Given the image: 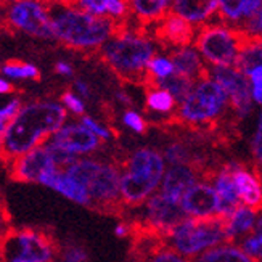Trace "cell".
I'll use <instances>...</instances> for the list:
<instances>
[{
	"label": "cell",
	"mask_w": 262,
	"mask_h": 262,
	"mask_svg": "<svg viewBox=\"0 0 262 262\" xmlns=\"http://www.w3.org/2000/svg\"><path fill=\"white\" fill-rule=\"evenodd\" d=\"M68 122V111L56 100H34L25 103L8 124L0 143V159L7 166L16 158L47 143Z\"/></svg>",
	"instance_id": "1"
},
{
	"label": "cell",
	"mask_w": 262,
	"mask_h": 262,
	"mask_svg": "<svg viewBox=\"0 0 262 262\" xmlns=\"http://www.w3.org/2000/svg\"><path fill=\"white\" fill-rule=\"evenodd\" d=\"M55 40L79 52L100 50L121 29L119 23L87 13L76 5H50Z\"/></svg>",
	"instance_id": "2"
},
{
	"label": "cell",
	"mask_w": 262,
	"mask_h": 262,
	"mask_svg": "<svg viewBox=\"0 0 262 262\" xmlns=\"http://www.w3.org/2000/svg\"><path fill=\"white\" fill-rule=\"evenodd\" d=\"M121 163V203L124 209H137L159 191L167 169L161 150L140 146Z\"/></svg>",
	"instance_id": "3"
},
{
	"label": "cell",
	"mask_w": 262,
	"mask_h": 262,
	"mask_svg": "<svg viewBox=\"0 0 262 262\" xmlns=\"http://www.w3.org/2000/svg\"><path fill=\"white\" fill-rule=\"evenodd\" d=\"M156 40L150 36L121 28L100 49V56L110 70L124 81L146 84L148 64L156 56Z\"/></svg>",
	"instance_id": "4"
},
{
	"label": "cell",
	"mask_w": 262,
	"mask_h": 262,
	"mask_svg": "<svg viewBox=\"0 0 262 262\" xmlns=\"http://www.w3.org/2000/svg\"><path fill=\"white\" fill-rule=\"evenodd\" d=\"M63 170L87 190L94 211L113 214L124 209L121 203L119 161H105L87 156L79 158L74 164Z\"/></svg>",
	"instance_id": "5"
},
{
	"label": "cell",
	"mask_w": 262,
	"mask_h": 262,
	"mask_svg": "<svg viewBox=\"0 0 262 262\" xmlns=\"http://www.w3.org/2000/svg\"><path fill=\"white\" fill-rule=\"evenodd\" d=\"M229 113V97L212 77L206 76L196 81L191 92L179 103L174 121L193 130H208L221 124Z\"/></svg>",
	"instance_id": "6"
},
{
	"label": "cell",
	"mask_w": 262,
	"mask_h": 262,
	"mask_svg": "<svg viewBox=\"0 0 262 262\" xmlns=\"http://www.w3.org/2000/svg\"><path fill=\"white\" fill-rule=\"evenodd\" d=\"M249 39L242 29L225 23H208L196 31L193 45L201 53L208 68L236 66L242 50Z\"/></svg>",
	"instance_id": "7"
},
{
	"label": "cell",
	"mask_w": 262,
	"mask_h": 262,
	"mask_svg": "<svg viewBox=\"0 0 262 262\" xmlns=\"http://www.w3.org/2000/svg\"><path fill=\"white\" fill-rule=\"evenodd\" d=\"M60 243L43 229H10L0 238V262H55Z\"/></svg>",
	"instance_id": "8"
},
{
	"label": "cell",
	"mask_w": 262,
	"mask_h": 262,
	"mask_svg": "<svg viewBox=\"0 0 262 262\" xmlns=\"http://www.w3.org/2000/svg\"><path fill=\"white\" fill-rule=\"evenodd\" d=\"M225 242L229 240H227L224 219L221 217H185L164 236V243L169 248H172L174 251L191 260Z\"/></svg>",
	"instance_id": "9"
},
{
	"label": "cell",
	"mask_w": 262,
	"mask_h": 262,
	"mask_svg": "<svg viewBox=\"0 0 262 262\" xmlns=\"http://www.w3.org/2000/svg\"><path fill=\"white\" fill-rule=\"evenodd\" d=\"M140 209L139 219H132L137 229L135 233H150L163 240L174 227L187 217L180 206V201L164 196L161 191L155 193Z\"/></svg>",
	"instance_id": "10"
},
{
	"label": "cell",
	"mask_w": 262,
	"mask_h": 262,
	"mask_svg": "<svg viewBox=\"0 0 262 262\" xmlns=\"http://www.w3.org/2000/svg\"><path fill=\"white\" fill-rule=\"evenodd\" d=\"M5 18L11 28L28 36L55 40L50 5L43 0H21V2L11 4L5 11Z\"/></svg>",
	"instance_id": "11"
},
{
	"label": "cell",
	"mask_w": 262,
	"mask_h": 262,
	"mask_svg": "<svg viewBox=\"0 0 262 262\" xmlns=\"http://www.w3.org/2000/svg\"><path fill=\"white\" fill-rule=\"evenodd\" d=\"M208 76L217 82L229 97L230 111L235 119L243 121L253 113L254 101L251 97L248 76L236 66L209 68Z\"/></svg>",
	"instance_id": "12"
},
{
	"label": "cell",
	"mask_w": 262,
	"mask_h": 262,
	"mask_svg": "<svg viewBox=\"0 0 262 262\" xmlns=\"http://www.w3.org/2000/svg\"><path fill=\"white\" fill-rule=\"evenodd\" d=\"M52 146L70 153L76 158H87L101 150V142L95 134L90 132L81 122H66L47 140Z\"/></svg>",
	"instance_id": "13"
},
{
	"label": "cell",
	"mask_w": 262,
	"mask_h": 262,
	"mask_svg": "<svg viewBox=\"0 0 262 262\" xmlns=\"http://www.w3.org/2000/svg\"><path fill=\"white\" fill-rule=\"evenodd\" d=\"M7 167L10 179L23 184H39L45 176L58 170V166L55 164L52 155L43 145L16 158Z\"/></svg>",
	"instance_id": "14"
},
{
	"label": "cell",
	"mask_w": 262,
	"mask_h": 262,
	"mask_svg": "<svg viewBox=\"0 0 262 262\" xmlns=\"http://www.w3.org/2000/svg\"><path fill=\"white\" fill-rule=\"evenodd\" d=\"M187 217L214 219L219 217V198L208 177L200 179L180 200Z\"/></svg>",
	"instance_id": "15"
},
{
	"label": "cell",
	"mask_w": 262,
	"mask_h": 262,
	"mask_svg": "<svg viewBox=\"0 0 262 262\" xmlns=\"http://www.w3.org/2000/svg\"><path fill=\"white\" fill-rule=\"evenodd\" d=\"M206 177L212 184L215 193L219 198V217L225 219L227 215H230L238 206H242L240 196L235 187L233 180V170H232V163H224L215 167H211L208 170Z\"/></svg>",
	"instance_id": "16"
},
{
	"label": "cell",
	"mask_w": 262,
	"mask_h": 262,
	"mask_svg": "<svg viewBox=\"0 0 262 262\" xmlns=\"http://www.w3.org/2000/svg\"><path fill=\"white\" fill-rule=\"evenodd\" d=\"M203 177H206V172L196 166L191 164L167 166L159 191L170 200L180 201L182 196Z\"/></svg>",
	"instance_id": "17"
},
{
	"label": "cell",
	"mask_w": 262,
	"mask_h": 262,
	"mask_svg": "<svg viewBox=\"0 0 262 262\" xmlns=\"http://www.w3.org/2000/svg\"><path fill=\"white\" fill-rule=\"evenodd\" d=\"M233 170V180L238 196L243 206L251 208L257 212L262 211V176L254 167L230 161Z\"/></svg>",
	"instance_id": "18"
},
{
	"label": "cell",
	"mask_w": 262,
	"mask_h": 262,
	"mask_svg": "<svg viewBox=\"0 0 262 262\" xmlns=\"http://www.w3.org/2000/svg\"><path fill=\"white\" fill-rule=\"evenodd\" d=\"M142 262H193L169 248L163 238L150 233H135L132 238V253Z\"/></svg>",
	"instance_id": "19"
},
{
	"label": "cell",
	"mask_w": 262,
	"mask_h": 262,
	"mask_svg": "<svg viewBox=\"0 0 262 262\" xmlns=\"http://www.w3.org/2000/svg\"><path fill=\"white\" fill-rule=\"evenodd\" d=\"M196 31L198 29L195 26L172 11L159 23H156V39L172 49L193 43Z\"/></svg>",
	"instance_id": "20"
},
{
	"label": "cell",
	"mask_w": 262,
	"mask_h": 262,
	"mask_svg": "<svg viewBox=\"0 0 262 262\" xmlns=\"http://www.w3.org/2000/svg\"><path fill=\"white\" fill-rule=\"evenodd\" d=\"M169 56L172 58L176 74L188 77L195 82L208 76L209 68L206 64V61L203 60V56L198 52V49L193 43L172 49Z\"/></svg>",
	"instance_id": "21"
},
{
	"label": "cell",
	"mask_w": 262,
	"mask_h": 262,
	"mask_svg": "<svg viewBox=\"0 0 262 262\" xmlns=\"http://www.w3.org/2000/svg\"><path fill=\"white\" fill-rule=\"evenodd\" d=\"M39 184L56 191L58 195L79 204V206L92 209V200H90L87 190L82 185H79L74 179H71L70 176H68L63 169H58L56 172L45 176Z\"/></svg>",
	"instance_id": "22"
},
{
	"label": "cell",
	"mask_w": 262,
	"mask_h": 262,
	"mask_svg": "<svg viewBox=\"0 0 262 262\" xmlns=\"http://www.w3.org/2000/svg\"><path fill=\"white\" fill-rule=\"evenodd\" d=\"M172 13L193 25L204 26L219 13V0H174Z\"/></svg>",
	"instance_id": "23"
},
{
	"label": "cell",
	"mask_w": 262,
	"mask_h": 262,
	"mask_svg": "<svg viewBox=\"0 0 262 262\" xmlns=\"http://www.w3.org/2000/svg\"><path fill=\"white\" fill-rule=\"evenodd\" d=\"M259 212L248 208V206H238L230 215L224 219V227L227 233V240L232 243H240L243 238L249 233H253L256 222H257Z\"/></svg>",
	"instance_id": "24"
},
{
	"label": "cell",
	"mask_w": 262,
	"mask_h": 262,
	"mask_svg": "<svg viewBox=\"0 0 262 262\" xmlns=\"http://www.w3.org/2000/svg\"><path fill=\"white\" fill-rule=\"evenodd\" d=\"M74 5L94 16L108 18L116 23L126 19L130 13L129 0H76Z\"/></svg>",
	"instance_id": "25"
},
{
	"label": "cell",
	"mask_w": 262,
	"mask_h": 262,
	"mask_svg": "<svg viewBox=\"0 0 262 262\" xmlns=\"http://www.w3.org/2000/svg\"><path fill=\"white\" fill-rule=\"evenodd\" d=\"M130 13L143 25L159 23L172 11L174 0H129Z\"/></svg>",
	"instance_id": "26"
},
{
	"label": "cell",
	"mask_w": 262,
	"mask_h": 262,
	"mask_svg": "<svg viewBox=\"0 0 262 262\" xmlns=\"http://www.w3.org/2000/svg\"><path fill=\"white\" fill-rule=\"evenodd\" d=\"M166 164L167 166H174V164H191L203 169L204 172L208 174V167L204 166V159L200 158L196 153L195 146L188 145L185 140H172L163 146L161 150Z\"/></svg>",
	"instance_id": "27"
},
{
	"label": "cell",
	"mask_w": 262,
	"mask_h": 262,
	"mask_svg": "<svg viewBox=\"0 0 262 262\" xmlns=\"http://www.w3.org/2000/svg\"><path fill=\"white\" fill-rule=\"evenodd\" d=\"M179 103L167 90L158 85H146L145 108L156 116H176Z\"/></svg>",
	"instance_id": "28"
},
{
	"label": "cell",
	"mask_w": 262,
	"mask_h": 262,
	"mask_svg": "<svg viewBox=\"0 0 262 262\" xmlns=\"http://www.w3.org/2000/svg\"><path fill=\"white\" fill-rule=\"evenodd\" d=\"M193 262H254L238 243L225 242L209 251L200 254Z\"/></svg>",
	"instance_id": "29"
},
{
	"label": "cell",
	"mask_w": 262,
	"mask_h": 262,
	"mask_svg": "<svg viewBox=\"0 0 262 262\" xmlns=\"http://www.w3.org/2000/svg\"><path fill=\"white\" fill-rule=\"evenodd\" d=\"M249 0H219V19L222 23L240 29L246 21V10Z\"/></svg>",
	"instance_id": "30"
},
{
	"label": "cell",
	"mask_w": 262,
	"mask_h": 262,
	"mask_svg": "<svg viewBox=\"0 0 262 262\" xmlns=\"http://www.w3.org/2000/svg\"><path fill=\"white\" fill-rule=\"evenodd\" d=\"M176 74V68L172 58L169 55L156 53L155 58L148 64L146 71V85H155L161 81H166L170 76Z\"/></svg>",
	"instance_id": "31"
},
{
	"label": "cell",
	"mask_w": 262,
	"mask_h": 262,
	"mask_svg": "<svg viewBox=\"0 0 262 262\" xmlns=\"http://www.w3.org/2000/svg\"><path fill=\"white\" fill-rule=\"evenodd\" d=\"M0 74L11 81H39L40 79L37 66L23 61H7L0 66Z\"/></svg>",
	"instance_id": "32"
},
{
	"label": "cell",
	"mask_w": 262,
	"mask_h": 262,
	"mask_svg": "<svg viewBox=\"0 0 262 262\" xmlns=\"http://www.w3.org/2000/svg\"><path fill=\"white\" fill-rule=\"evenodd\" d=\"M155 85L167 90V92L176 98L177 103H180V101L185 100V97L191 92L193 85H195V81H191V79L184 77L180 74H174V76H170L169 79H166V81H161V82H158Z\"/></svg>",
	"instance_id": "33"
},
{
	"label": "cell",
	"mask_w": 262,
	"mask_h": 262,
	"mask_svg": "<svg viewBox=\"0 0 262 262\" xmlns=\"http://www.w3.org/2000/svg\"><path fill=\"white\" fill-rule=\"evenodd\" d=\"M259 64L262 66V39H249L242 50L236 68L246 73L248 70Z\"/></svg>",
	"instance_id": "34"
},
{
	"label": "cell",
	"mask_w": 262,
	"mask_h": 262,
	"mask_svg": "<svg viewBox=\"0 0 262 262\" xmlns=\"http://www.w3.org/2000/svg\"><path fill=\"white\" fill-rule=\"evenodd\" d=\"M58 262H89V251L84 245L74 240H68L60 243L58 249Z\"/></svg>",
	"instance_id": "35"
},
{
	"label": "cell",
	"mask_w": 262,
	"mask_h": 262,
	"mask_svg": "<svg viewBox=\"0 0 262 262\" xmlns=\"http://www.w3.org/2000/svg\"><path fill=\"white\" fill-rule=\"evenodd\" d=\"M249 150H251V158H253V167L259 170L262 176V108L257 113L254 130L249 140Z\"/></svg>",
	"instance_id": "36"
},
{
	"label": "cell",
	"mask_w": 262,
	"mask_h": 262,
	"mask_svg": "<svg viewBox=\"0 0 262 262\" xmlns=\"http://www.w3.org/2000/svg\"><path fill=\"white\" fill-rule=\"evenodd\" d=\"M121 122L122 126L129 129L130 132L137 134V135H143L146 130H148V121L140 115L137 110H132V108H126L121 116Z\"/></svg>",
	"instance_id": "37"
},
{
	"label": "cell",
	"mask_w": 262,
	"mask_h": 262,
	"mask_svg": "<svg viewBox=\"0 0 262 262\" xmlns=\"http://www.w3.org/2000/svg\"><path fill=\"white\" fill-rule=\"evenodd\" d=\"M238 245L254 262H262V232L253 230V233L243 238Z\"/></svg>",
	"instance_id": "38"
},
{
	"label": "cell",
	"mask_w": 262,
	"mask_h": 262,
	"mask_svg": "<svg viewBox=\"0 0 262 262\" xmlns=\"http://www.w3.org/2000/svg\"><path fill=\"white\" fill-rule=\"evenodd\" d=\"M60 101L68 113H71V115L79 118L85 116V101L76 92H73V90H64L60 97Z\"/></svg>",
	"instance_id": "39"
},
{
	"label": "cell",
	"mask_w": 262,
	"mask_h": 262,
	"mask_svg": "<svg viewBox=\"0 0 262 262\" xmlns=\"http://www.w3.org/2000/svg\"><path fill=\"white\" fill-rule=\"evenodd\" d=\"M79 122H81L82 126H85L92 134H95L101 142H110V140H113V139L116 137L115 132H113L108 126H105L103 122L97 121V119L92 118V116H87V115H85V116H82V118H79Z\"/></svg>",
	"instance_id": "40"
},
{
	"label": "cell",
	"mask_w": 262,
	"mask_h": 262,
	"mask_svg": "<svg viewBox=\"0 0 262 262\" xmlns=\"http://www.w3.org/2000/svg\"><path fill=\"white\" fill-rule=\"evenodd\" d=\"M248 76L249 87H251V97L254 105L262 108V66H254L245 73Z\"/></svg>",
	"instance_id": "41"
},
{
	"label": "cell",
	"mask_w": 262,
	"mask_h": 262,
	"mask_svg": "<svg viewBox=\"0 0 262 262\" xmlns=\"http://www.w3.org/2000/svg\"><path fill=\"white\" fill-rule=\"evenodd\" d=\"M240 29L248 39H262V7L257 10V13L253 18H249Z\"/></svg>",
	"instance_id": "42"
},
{
	"label": "cell",
	"mask_w": 262,
	"mask_h": 262,
	"mask_svg": "<svg viewBox=\"0 0 262 262\" xmlns=\"http://www.w3.org/2000/svg\"><path fill=\"white\" fill-rule=\"evenodd\" d=\"M21 108H23V101L19 98H11L8 103H5L4 106H0V119H2L4 122H7V124H10L18 116V113H19Z\"/></svg>",
	"instance_id": "43"
},
{
	"label": "cell",
	"mask_w": 262,
	"mask_h": 262,
	"mask_svg": "<svg viewBox=\"0 0 262 262\" xmlns=\"http://www.w3.org/2000/svg\"><path fill=\"white\" fill-rule=\"evenodd\" d=\"M135 232H137V229L132 221H121L115 227V235L118 238H134Z\"/></svg>",
	"instance_id": "44"
},
{
	"label": "cell",
	"mask_w": 262,
	"mask_h": 262,
	"mask_svg": "<svg viewBox=\"0 0 262 262\" xmlns=\"http://www.w3.org/2000/svg\"><path fill=\"white\" fill-rule=\"evenodd\" d=\"M73 92H76L82 100H89L92 97V90H90V85L82 81V79H76L73 82Z\"/></svg>",
	"instance_id": "45"
},
{
	"label": "cell",
	"mask_w": 262,
	"mask_h": 262,
	"mask_svg": "<svg viewBox=\"0 0 262 262\" xmlns=\"http://www.w3.org/2000/svg\"><path fill=\"white\" fill-rule=\"evenodd\" d=\"M55 73L61 77H73L74 76V68L71 63H68L64 60H60L55 63Z\"/></svg>",
	"instance_id": "46"
},
{
	"label": "cell",
	"mask_w": 262,
	"mask_h": 262,
	"mask_svg": "<svg viewBox=\"0 0 262 262\" xmlns=\"http://www.w3.org/2000/svg\"><path fill=\"white\" fill-rule=\"evenodd\" d=\"M13 85H11V82L8 81V79L5 77H0V95H8L13 92Z\"/></svg>",
	"instance_id": "47"
},
{
	"label": "cell",
	"mask_w": 262,
	"mask_h": 262,
	"mask_svg": "<svg viewBox=\"0 0 262 262\" xmlns=\"http://www.w3.org/2000/svg\"><path fill=\"white\" fill-rule=\"evenodd\" d=\"M116 98L121 101V103H122L124 106H127V110L130 108V105H132V98L129 97L127 92H124V90H118V92H116Z\"/></svg>",
	"instance_id": "48"
},
{
	"label": "cell",
	"mask_w": 262,
	"mask_h": 262,
	"mask_svg": "<svg viewBox=\"0 0 262 262\" xmlns=\"http://www.w3.org/2000/svg\"><path fill=\"white\" fill-rule=\"evenodd\" d=\"M49 5H74L76 0H43Z\"/></svg>",
	"instance_id": "49"
},
{
	"label": "cell",
	"mask_w": 262,
	"mask_h": 262,
	"mask_svg": "<svg viewBox=\"0 0 262 262\" xmlns=\"http://www.w3.org/2000/svg\"><path fill=\"white\" fill-rule=\"evenodd\" d=\"M7 127H8V124L0 119V143H2V139H4V134H5Z\"/></svg>",
	"instance_id": "50"
},
{
	"label": "cell",
	"mask_w": 262,
	"mask_h": 262,
	"mask_svg": "<svg viewBox=\"0 0 262 262\" xmlns=\"http://www.w3.org/2000/svg\"><path fill=\"white\" fill-rule=\"evenodd\" d=\"M124 262H142L139 257H137V256H134V254H130L126 260H124Z\"/></svg>",
	"instance_id": "51"
}]
</instances>
